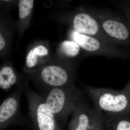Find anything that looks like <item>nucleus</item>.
I'll list each match as a JSON object with an SVG mask.
<instances>
[{
    "label": "nucleus",
    "mask_w": 130,
    "mask_h": 130,
    "mask_svg": "<svg viewBox=\"0 0 130 130\" xmlns=\"http://www.w3.org/2000/svg\"><path fill=\"white\" fill-rule=\"evenodd\" d=\"M38 94L61 125L64 124L74 109L84 100L83 92L74 85L39 89Z\"/></svg>",
    "instance_id": "nucleus-1"
},
{
    "label": "nucleus",
    "mask_w": 130,
    "mask_h": 130,
    "mask_svg": "<svg viewBox=\"0 0 130 130\" xmlns=\"http://www.w3.org/2000/svg\"><path fill=\"white\" fill-rule=\"evenodd\" d=\"M84 90L99 112L125 114L130 107L129 100L124 91L85 85Z\"/></svg>",
    "instance_id": "nucleus-2"
},
{
    "label": "nucleus",
    "mask_w": 130,
    "mask_h": 130,
    "mask_svg": "<svg viewBox=\"0 0 130 130\" xmlns=\"http://www.w3.org/2000/svg\"><path fill=\"white\" fill-rule=\"evenodd\" d=\"M95 17L103 32L115 45L124 44L129 40V29L118 13L102 8H88V9Z\"/></svg>",
    "instance_id": "nucleus-3"
},
{
    "label": "nucleus",
    "mask_w": 130,
    "mask_h": 130,
    "mask_svg": "<svg viewBox=\"0 0 130 130\" xmlns=\"http://www.w3.org/2000/svg\"><path fill=\"white\" fill-rule=\"evenodd\" d=\"M28 102L29 113L36 130H59L54 115L41 96L30 88L24 87Z\"/></svg>",
    "instance_id": "nucleus-4"
},
{
    "label": "nucleus",
    "mask_w": 130,
    "mask_h": 130,
    "mask_svg": "<svg viewBox=\"0 0 130 130\" xmlns=\"http://www.w3.org/2000/svg\"><path fill=\"white\" fill-rule=\"evenodd\" d=\"M72 38L88 55H101L122 58L123 50L116 45L111 44L97 38L83 35L73 30Z\"/></svg>",
    "instance_id": "nucleus-5"
},
{
    "label": "nucleus",
    "mask_w": 130,
    "mask_h": 130,
    "mask_svg": "<svg viewBox=\"0 0 130 130\" xmlns=\"http://www.w3.org/2000/svg\"><path fill=\"white\" fill-rule=\"evenodd\" d=\"M41 88H49L74 85L73 73L69 67L51 65L43 68L40 73Z\"/></svg>",
    "instance_id": "nucleus-6"
},
{
    "label": "nucleus",
    "mask_w": 130,
    "mask_h": 130,
    "mask_svg": "<svg viewBox=\"0 0 130 130\" xmlns=\"http://www.w3.org/2000/svg\"><path fill=\"white\" fill-rule=\"evenodd\" d=\"M101 120L100 112L84 100L73 112L67 130H91Z\"/></svg>",
    "instance_id": "nucleus-7"
},
{
    "label": "nucleus",
    "mask_w": 130,
    "mask_h": 130,
    "mask_svg": "<svg viewBox=\"0 0 130 130\" xmlns=\"http://www.w3.org/2000/svg\"><path fill=\"white\" fill-rule=\"evenodd\" d=\"M72 25L74 30L81 34L97 38L115 45L105 36L96 19L88 9L74 16Z\"/></svg>",
    "instance_id": "nucleus-8"
},
{
    "label": "nucleus",
    "mask_w": 130,
    "mask_h": 130,
    "mask_svg": "<svg viewBox=\"0 0 130 130\" xmlns=\"http://www.w3.org/2000/svg\"><path fill=\"white\" fill-rule=\"evenodd\" d=\"M23 87L17 88L4 100L0 106V129L7 128L17 119L20 112V99Z\"/></svg>",
    "instance_id": "nucleus-9"
},
{
    "label": "nucleus",
    "mask_w": 130,
    "mask_h": 130,
    "mask_svg": "<svg viewBox=\"0 0 130 130\" xmlns=\"http://www.w3.org/2000/svg\"><path fill=\"white\" fill-rule=\"evenodd\" d=\"M100 113L105 130H130V120L125 114Z\"/></svg>",
    "instance_id": "nucleus-10"
},
{
    "label": "nucleus",
    "mask_w": 130,
    "mask_h": 130,
    "mask_svg": "<svg viewBox=\"0 0 130 130\" xmlns=\"http://www.w3.org/2000/svg\"><path fill=\"white\" fill-rule=\"evenodd\" d=\"M17 84V78L12 68L5 66L0 71V88L2 90L7 91Z\"/></svg>",
    "instance_id": "nucleus-11"
},
{
    "label": "nucleus",
    "mask_w": 130,
    "mask_h": 130,
    "mask_svg": "<svg viewBox=\"0 0 130 130\" xmlns=\"http://www.w3.org/2000/svg\"><path fill=\"white\" fill-rule=\"evenodd\" d=\"M80 47L76 42L64 41L61 44L60 52L65 58H72L76 56L80 52Z\"/></svg>",
    "instance_id": "nucleus-12"
},
{
    "label": "nucleus",
    "mask_w": 130,
    "mask_h": 130,
    "mask_svg": "<svg viewBox=\"0 0 130 130\" xmlns=\"http://www.w3.org/2000/svg\"><path fill=\"white\" fill-rule=\"evenodd\" d=\"M33 0H20L19 2V18L24 19L29 15L34 6Z\"/></svg>",
    "instance_id": "nucleus-13"
},
{
    "label": "nucleus",
    "mask_w": 130,
    "mask_h": 130,
    "mask_svg": "<svg viewBox=\"0 0 130 130\" xmlns=\"http://www.w3.org/2000/svg\"><path fill=\"white\" fill-rule=\"evenodd\" d=\"M37 55L34 53L33 50H31L26 57V66L28 68L31 69L35 67L37 64Z\"/></svg>",
    "instance_id": "nucleus-14"
},
{
    "label": "nucleus",
    "mask_w": 130,
    "mask_h": 130,
    "mask_svg": "<svg viewBox=\"0 0 130 130\" xmlns=\"http://www.w3.org/2000/svg\"><path fill=\"white\" fill-rule=\"evenodd\" d=\"M34 53L37 55L44 56L48 54L47 49L44 46L40 45L33 50Z\"/></svg>",
    "instance_id": "nucleus-15"
},
{
    "label": "nucleus",
    "mask_w": 130,
    "mask_h": 130,
    "mask_svg": "<svg viewBox=\"0 0 130 130\" xmlns=\"http://www.w3.org/2000/svg\"><path fill=\"white\" fill-rule=\"evenodd\" d=\"M105 127L103 126L102 120H101V121H100L91 130H105Z\"/></svg>",
    "instance_id": "nucleus-16"
},
{
    "label": "nucleus",
    "mask_w": 130,
    "mask_h": 130,
    "mask_svg": "<svg viewBox=\"0 0 130 130\" xmlns=\"http://www.w3.org/2000/svg\"><path fill=\"white\" fill-rule=\"evenodd\" d=\"M5 40L2 36L1 35H0V50H1L4 48L5 46Z\"/></svg>",
    "instance_id": "nucleus-17"
},
{
    "label": "nucleus",
    "mask_w": 130,
    "mask_h": 130,
    "mask_svg": "<svg viewBox=\"0 0 130 130\" xmlns=\"http://www.w3.org/2000/svg\"></svg>",
    "instance_id": "nucleus-18"
},
{
    "label": "nucleus",
    "mask_w": 130,
    "mask_h": 130,
    "mask_svg": "<svg viewBox=\"0 0 130 130\" xmlns=\"http://www.w3.org/2000/svg\"><path fill=\"white\" fill-rule=\"evenodd\" d=\"M59 130H60V129H59Z\"/></svg>",
    "instance_id": "nucleus-19"
}]
</instances>
